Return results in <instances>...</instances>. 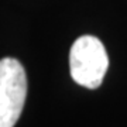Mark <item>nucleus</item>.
Instances as JSON below:
<instances>
[{
    "label": "nucleus",
    "mask_w": 127,
    "mask_h": 127,
    "mask_svg": "<svg viewBox=\"0 0 127 127\" xmlns=\"http://www.w3.org/2000/svg\"><path fill=\"white\" fill-rule=\"evenodd\" d=\"M109 68L104 45L93 35H82L73 42L69 52L71 76L78 85L96 89L102 85Z\"/></svg>",
    "instance_id": "1"
},
{
    "label": "nucleus",
    "mask_w": 127,
    "mask_h": 127,
    "mask_svg": "<svg viewBox=\"0 0 127 127\" xmlns=\"http://www.w3.org/2000/svg\"><path fill=\"white\" fill-rule=\"evenodd\" d=\"M27 96V76L14 58L0 61V127H14Z\"/></svg>",
    "instance_id": "2"
}]
</instances>
